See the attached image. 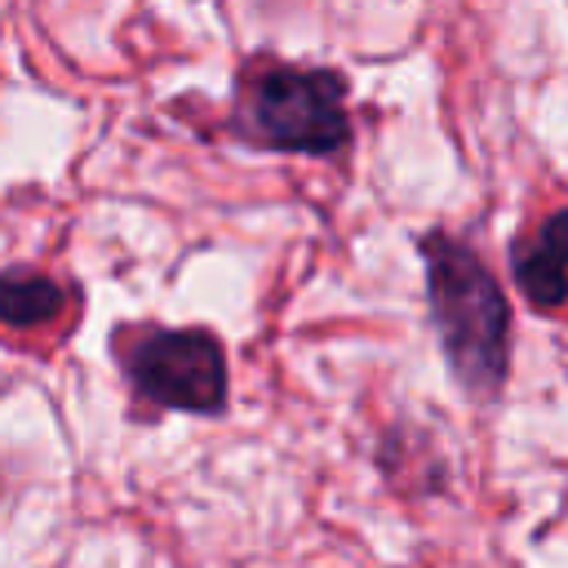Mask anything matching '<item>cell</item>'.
<instances>
[{
    "label": "cell",
    "mask_w": 568,
    "mask_h": 568,
    "mask_svg": "<svg viewBox=\"0 0 568 568\" xmlns=\"http://www.w3.org/2000/svg\"><path fill=\"white\" fill-rule=\"evenodd\" d=\"M422 257H426L430 320L453 364V377L470 395H493L506 382V364H510V311L501 284L470 244L444 231H430L422 240Z\"/></svg>",
    "instance_id": "obj_1"
},
{
    "label": "cell",
    "mask_w": 568,
    "mask_h": 568,
    "mask_svg": "<svg viewBox=\"0 0 568 568\" xmlns=\"http://www.w3.org/2000/svg\"><path fill=\"white\" fill-rule=\"evenodd\" d=\"M235 133L266 151L333 155L351 138L346 80L328 67L257 62L240 80Z\"/></svg>",
    "instance_id": "obj_2"
},
{
    "label": "cell",
    "mask_w": 568,
    "mask_h": 568,
    "mask_svg": "<svg viewBox=\"0 0 568 568\" xmlns=\"http://www.w3.org/2000/svg\"><path fill=\"white\" fill-rule=\"evenodd\" d=\"M115 359L138 399L178 413H222L226 359L209 328H120Z\"/></svg>",
    "instance_id": "obj_3"
},
{
    "label": "cell",
    "mask_w": 568,
    "mask_h": 568,
    "mask_svg": "<svg viewBox=\"0 0 568 568\" xmlns=\"http://www.w3.org/2000/svg\"><path fill=\"white\" fill-rule=\"evenodd\" d=\"M510 271L532 311L568 302V209L550 213L532 235L510 244Z\"/></svg>",
    "instance_id": "obj_4"
},
{
    "label": "cell",
    "mask_w": 568,
    "mask_h": 568,
    "mask_svg": "<svg viewBox=\"0 0 568 568\" xmlns=\"http://www.w3.org/2000/svg\"><path fill=\"white\" fill-rule=\"evenodd\" d=\"M67 293L58 280L40 275V271H9L0 275V324L4 328H44L62 315Z\"/></svg>",
    "instance_id": "obj_5"
}]
</instances>
